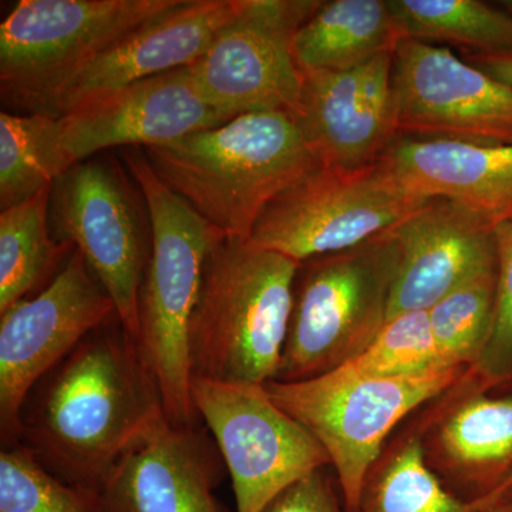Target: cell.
I'll return each instance as SVG.
<instances>
[{"label":"cell","mask_w":512,"mask_h":512,"mask_svg":"<svg viewBox=\"0 0 512 512\" xmlns=\"http://www.w3.org/2000/svg\"><path fill=\"white\" fill-rule=\"evenodd\" d=\"M510 497L512 485L474 501L451 493L427 464L417 414L370 468L356 512H484Z\"/></svg>","instance_id":"obj_22"},{"label":"cell","mask_w":512,"mask_h":512,"mask_svg":"<svg viewBox=\"0 0 512 512\" xmlns=\"http://www.w3.org/2000/svg\"><path fill=\"white\" fill-rule=\"evenodd\" d=\"M426 201L404 190L379 160L356 170L320 165L266 207L249 241L308 261L389 231Z\"/></svg>","instance_id":"obj_8"},{"label":"cell","mask_w":512,"mask_h":512,"mask_svg":"<svg viewBox=\"0 0 512 512\" xmlns=\"http://www.w3.org/2000/svg\"><path fill=\"white\" fill-rule=\"evenodd\" d=\"M484 512H512V497L501 501L500 504L494 505L493 508Z\"/></svg>","instance_id":"obj_32"},{"label":"cell","mask_w":512,"mask_h":512,"mask_svg":"<svg viewBox=\"0 0 512 512\" xmlns=\"http://www.w3.org/2000/svg\"><path fill=\"white\" fill-rule=\"evenodd\" d=\"M497 244V296L490 339L464 375V382L491 393L512 384V222L494 229Z\"/></svg>","instance_id":"obj_29"},{"label":"cell","mask_w":512,"mask_h":512,"mask_svg":"<svg viewBox=\"0 0 512 512\" xmlns=\"http://www.w3.org/2000/svg\"><path fill=\"white\" fill-rule=\"evenodd\" d=\"M497 296V266L468 279L427 311L441 359L470 369L490 339Z\"/></svg>","instance_id":"obj_26"},{"label":"cell","mask_w":512,"mask_h":512,"mask_svg":"<svg viewBox=\"0 0 512 512\" xmlns=\"http://www.w3.org/2000/svg\"><path fill=\"white\" fill-rule=\"evenodd\" d=\"M124 164L150 218L151 254L138 295V345L153 369L168 421L198 426L191 397L188 328L208 255L224 235L157 177L143 148H128Z\"/></svg>","instance_id":"obj_4"},{"label":"cell","mask_w":512,"mask_h":512,"mask_svg":"<svg viewBox=\"0 0 512 512\" xmlns=\"http://www.w3.org/2000/svg\"><path fill=\"white\" fill-rule=\"evenodd\" d=\"M451 366L410 377H365L339 367L302 382L266 383L269 396L325 448L346 511L356 512L367 473L393 431L466 375Z\"/></svg>","instance_id":"obj_6"},{"label":"cell","mask_w":512,"mask_h":512,"mask_svg":"<svg viewBox=\"0 0 512 512\" xmlns=\"http://www.w3.org/2000/svg\"><path fill=\"white\" fill-rule=\"evenodd\" d=\"M60 121L43 114L0 113V208L50 190L73 167Z\"/></svg>","instance_id":"obj_24"},{"label":"cell","mask_w":512,"mask_h":512,"mask_svg":"<svg viewBox=\"0 0 512 512\" xmlns=\"http://www.w3.org/2000/svg\"><path fill=\"white\" fill-rule=\"evenodd\" d=\"M357 376L410 377L451 367L441 359L427 312L387 319L369 346L342 366Z\"/></svg>","instance_id":"obj_28"},{"label":"cell","mask_w":512,"mask_h":512,"mask_svg":"<svg viewBox=\"0 0 512 512\" xmlns=\"http://www.w3.org/2000/svg\"><path fill=\"white\" fill-rule=\"evenodd\" d=\"M419 419L427 464L451 493L474 501L512 485V396L461 379Z\"/></svg>","instance_id":"obj_18"},{"label":"cell","mask_w":512,"mask_h":512,"mask_svg":"<svg viewBox=\"0 0 512 512\" xmlns=\"http://www.w3.org/2000/svg\"><path fill=\"white\" fill-rule=\"evenodd\" d=\"M157 177L225 238L249 239L278 195L320 167L291 114L264 111L143 148Z\"/></svg>","instance_id":"obj_2"},{"label":"cell","mask_w":512,"mask_h":512,"mask_svg":"<svg viewBox=\"0 0 512 512\" xmlns=\"http://www.w3.org/2000/svg\"><path fill=\"white\" fill-rule=\"evenodd\" d=\"M325 468L289 485L262 512H348Z\"/></svg>","instance_id":"obj_30"},{"label":"cell","mask_w":512,"mask_h":512,"mask_svg":"<svg viewBox=\"0 0 512 512\" xmlns=\"http://www.w3.org/2000/svg\"><path fill=\"white\" fill-rule=\"evenodd\" d=\"M0 512H113L101 491L66 483L22 444L0 453Z\"/></svg>","instance_id":"obj_27"},{"label":"cell","mask_w":512,"mask_h":512,"mask_svg":"<svg viewBox=\"0 0 512 512\" xmlns=\"http://www.w3.org/2000/svg\"><path fill=\"white\" fill-rule=\"evenodd\" d=\"M220 457L200 427L164 417L124 454L101 493L113 512H225L214 494Z\"/></svg>","instance_id":"obj_19"},{"label":"cell","mask_w":512,"mask_h":512,"mask_svg":"<svg viewBox=\"0 0 512 512\" xmlns=\"http://www.w3.org/2000/svg\"><path fill=\"white\" fill-rule=\"evenodd\" d=\"M404 37L461 53L512 49V15L480 0H387Z\"/></svg>","instance_id":"obj_25"},{"label":"cell","mask_w":512,"mask_h":512,"mask_svg":"<svg viewBox=\"0 0 512 512\" xmlns=\"http://www.w3.org/2000/svg\"><path fill=\"white\" fill-rule=\"evenodd\" d=\"M466 62L512 87V49L495 53H461Z\"/></svg>","instance_id":"obj_31"},{"label":"cell","mask_w":512,"mask_h":512,"mask_svg":"<svg viewBox=\"0 0 512 512\" xmlns=\"http://www.w3.org/2000/svg\"><path fill=\"white\" fill-rule=\"evenodd\" d=\"M402 39L387 0H330L299 28L293 53L302 73L338 72L394 52Z\"/></svg>","instance_id":"obj_21"},{"label":"cell","mask_w":512,"mask_h":512,"mask_svg":"<svg viewBox=\"0 0 512 512\" xmlns=\"http://www.w3.org/2000/svg\"><path fill=\"white\" fill-rule=\"evenodd\" d=\"M392 82L397 137L512 146V87L450 47L404 37Z\"/></svg>","instance_id":"obj_13"},{"label":"cell","mask_w":512,"mask_h":512,"mask_svg":"<svg viewBox=\"0 0 512 512\" xmlns=\"http://www.w3.org/2000/svg\"><path fill=\"white\" fill-rule=\"evenodd\" d=\"M137 200L119 165L92 157L57 178L49 201L53 238L80 252L136 339L138 295L153 241Z\"/></svg>","instance_id":"obj_9"},{"label":"cell","mask_w":512,"mask_h":512,"mask_svg":"<svg viewBox=\"0 0 512 512\" xmlns=\"http://www.w3.org/2000/svg\"><path fill=\"white\" fill-rule=\"evenodd\" d=\"M393 53L338 72H306L291 117L322 167L376 163L397 138Z\"/></svg>","instance_id":"obj_15"},{"label":"cell","mask_w":512,"mask_h":512,"mask_svg":"<svg viewBox=\"0 0 512 512\" xmlns=\"http://www.w3.org/2000/svg\"><path fill=\"white\" fill-rule=\"evenodd\" d=\"M50 190L0 212V313L42 291L74 251L50 231Z\"/></svg>","instance_id":"obj_23"},{"label":"cell","mask_w":512,"mask_h":512,"mask_svg":"<svg viewBox=\"0 0 512 512\" xmlns=\"http://www.w3.org/2000/svg\"><path fill=\"white\" fill-rule=\"evenodd\" d=\"M116 305L76 249L42 291L0 313V439L18 444L20 416L33 387Z\"/></svg>","instance_id":"obj_11"},{"label":"cell","mask_w":512,"mask_h":512,"mask_svg":"<svg viewBox=\"0 0 512 512\" xmlns=\"http://www.w3.org/2000/svg\"><path fill=\"white\" fill-rule=\"evenodd\" d=\"M59 121L77 164L109 148L164 146L229 119L205 99L188 66L96 94Z\"/></svg>","instance_id":"obj_14"},{"label":"cell","mask_w":512,"mask_h":512,"mask_svg":"<svg viewBox=\"0 0 512 512\" xmlns=\"http://www.w3.org/2000/svg\"><path fill=\"white\" fill-rule=\"evenodd\" d=\"M164 417L157 377L116 315L33 387L18 443L66 483L101 491L124 454Z\"/></svg>","instance_id":"obj_1"},{"label":"cell","mask_w":512,"mask_h":512,"mask_svg":"<svg viewBox=\"0 0 512 512\" xmlns=\"http://www.w3.org/2000/svg\"><path fill=\"white\" fill-rule=\"evenodd\" d=\"M396 268L390 229L301 262L276 382L326 375L359 356L387 322Z\"/></svg>","instance_id":"obj_5"},{"label":"cell","mask_w":512,"mask_h":512,"mask_svg":"<svg viewBox=\"0 0 512 512\" xmlns=\"http://www.w3.org/2000/svg\"><path fill=\"white\" fill-rule=\"evenodd\" d=\"M191 397L228 468L237 512H262L289 485L330 466L325 448L266 384L191 377Z\"/></svg>","instance_id":"obj_10"},{"label":"cell","mask_w":512,"mask_h":512,"mask_svg":"<svg viewBox=\"0 0 512 512\" xmlns=\"http://www.w3.org/2000/svg\"><path fill=\"white\" fill-rule=\"evenodd\" d=\"M390 234L397 268L387 319L427 312L457 286L497 266L494 228L444 198H430Z\"/></svg>","instance_id":"obj_17"},{"label":"cell","mask_w":512,"mask_h":512,"mask_svg":"<svg viewBox=\"0 0 512 512\" xmlns=\"http://www.w3.org/2000/svg\"><path fill=\"white\" fill-rule=\"evenodd\" d=\"M180 0H22L0 25L2 99L43 114L74 73Z\"/></svg>","instance_id":"obj_7"},{"label":"cell","mask_w":512,"mask_h":512,"mask_svg":"<svg viewBox=\"0 0 512 512\" xmlns=\"http://www.w3.org/2000/svg\"><path fill=\"white\" fill-rule=\"evenodd\" d=\"M242 5L244 0H180L121 36L74 73L53 94L43 116L59 119L96 94L191 66Z\"/></svg>","instance_id":"obj_16"},{"label":"cell","mask_w":512,"mask_h":512,"mask_svg":"<svg viewBox=\"0 0 512 512\" xmlns=\"http://www.w3.org/2000/svg\"><path fill=\"white\" fill-rule=\"evenodd\" d=\"M299 266L249 239L215 244L188 328L192 377L231 384L276 379Z\"/></svg>","instance_id":"obj_3"},{"label":"cell","mask_w":512,"mask_h":512,"mask_svg":"<svg viewBox=\"0 0 512 512\" xmlns=\"http://www.w3.org/2000/svg\"><path fill=\"white\" fill-rule=\"evenodd\" d=\"M320 0H244L241 10L190 66L205 99L229 120L241 114H292L303 74L296 33Z\"/></svg>","instance_id":"obj_12"},{"label":"cell","mask_w":512,"mask_h":512,"mask_svg":"<svg viewBox=\"0 0 512 512\" xmlns=\"http://www.w3.org/2000/svg\"><path fill=\"white\" fill-rule=\"evenodd\" d=\"M379 161L416 197L457 202L494 229L512 222V146L397 137Z\"/></svg>","instance_id":"obj_20"}]
</instances>
